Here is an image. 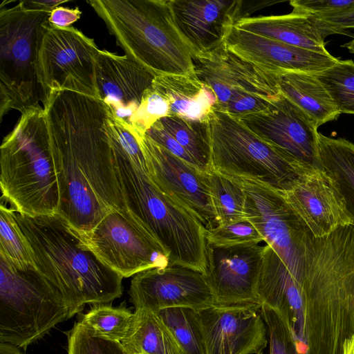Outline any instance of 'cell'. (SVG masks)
Segmentation results:
<instances>
[{"mask_svg": "<svg viewBox=\"0 0 354 354\" xmlns=\"http://www.w3.org/2000/svg\"><path fill=\"white\" fill-rule=\"evenodd\" d=\"M42 104L59 189L57 214L77 234L91 230L112 209L127 211L110 108L70 91H50Z\"/></svg>", "mask_w": 354, "mask_h": 354, "instance_id": "6da1fadb", "label": "cell"}, {"mask_svg": "<svg viewBox=\"0 0 354 354\" xmlns=\"http://www.w3.org/2000/svg\"><path fill=\"white\" fill-rule=\"evenodd\" d=\"M302 283L306 354H342L354 335V226L310 234Z\"/></svg>", "mask_w": 354, "mask_h": 354, "instance_id": "7a4b0ae2", "label": "cell"}, {"mask_svg": "<svg viewBox=\"0 0 354 354\" xmlns=\"http://www.w3.org/2000/svg\"><path fill=\"white\" fill-rule=\"evenodd\" d=\"M15 216L36 269L63 297L68 319L87 304H106L122 296L123 277L81 247L59 214Z\"/></svg>", "mask_w": 354, "mask_h": 354, "instance_id": "3957f363", "label": "cell"}, {"mask_svg": "<svg viewBox=\"0 0 354 354\" xmlns=\"http://www.w3.org/2000/svg\"><path fill=\"white\" fill-rule=\"evenodd\" d=\"M0 152L1 199L26 216L57 214L59 189L43 107L21 113Z\"/></svg>", "mask_w": 354, "mask_h": 354, "instance_id": "277c9868", "label": "cell"}, {"mask_svg": "<svg viewBox=\"0 0 354 354\" xmlns=\"http://www.w3.org/2000/svg\"><path fill=\"white\" fill-rule=\"evenodd\" d=\"M117 44L156 75H194L193 53L169 0H90Z\"/></svg>", "mask_w": 354, "mask_h": 354, "instance_id": "5b68a950", "label": "cell"}, {"mask_svg": "<svg viewBox=\"0 0 354 354\" xmlns=\"http://www.w3.org/2000/svg\"><path fill=\"white\" fill-rule=\"evenodd\" d=\"M118 171L127 209L169 253V266L205 273L206 229L188 209L162 193L147 173L136 167L114 132Z\"/></svg>", "mask_w": 354, "mask_h": 354, "instance_id": "8992f818", "label": "cell"}, {"mask_svg": "<svg viewBox=\"0 0 354 354\" xmlns=\"http://www.w3.org/2000/svg\"><path fill=\"white\" fill-rule=\"evenodd\" d=\"M212 169L289 189L310 167L262 140L236 117L214 110L208 119Z\"/></svg>", "mask_w": 354, "mask_h": 354, "instance_id": "52a82bcc", "label": "cell"}, {"mask_svg": "<svg viewBox=\"0 0 354 354\" xmlns=\"http://www.w3.org/2000/svg\"><path fill=\"white\" fill-rule=\"evenodd\" d=\"M0 342L25 349L68 319L60 292L35 267L21 270L0 256Z\"/></svg>", "mask_w": 354, "mask_h": 354, "instance_id": "ba28073f", "label": "cell"}, {"mask_svg": "<svg viewBox=\"0 0 354 354\" xmlns=\"http://www.w3.org/2000/svg\"><path fill=\"white\" fill-rule=\"evenodd\" d=\"M50 12L22 1L0 9V120L10 110L39 106L43 93L37 75V46Z\"/></svg>", "mask_w": 354, "mask_h": 354, "instance_id": "9c48e42d", "label": "cell"}, {"mask_svg": "<svg viewBox=\"0 0 354 354\" xmlns=\"http://www.w3.org/2000/svg\"><path fill=\"white\" fill-rule=\"evenodd\" d=\"M194 75L214 91L216 110L240 118L266 109L280 95L276 74L242 58L225 44L192 56Z\"/></svg>", "mask_w": 354, "mask_h": 354, "instance_id": "30bf717a", "label": "cell"}, {"mask_svg": "<svg viewBox=\"0 0 354 354\" xmlns=\"http://www.w3.org/2000/svg\"><path fill=\"white\" fill-rule=\"evenodd\" d=\"M75 235L81 247L123 278L169 264L168 251L129 210L112 209L91 230Z\"/></svg>", "mask_w": 354, "mask_h": 354, "instance_id": "8fae6325", "label": "cell"}, {"mask_svg": "<svg viewBox=\"0 0 354 354\" xmlns=\"http://www.w3.org/2000/svg\"><path fill=\"white\" fill-rule=\"evenodd\" d=\"M99 51L94 40L78 29L44 22L36 67L43 100L53 91H70L97 98L95 68Z\"/></svg>", "mask_w": 354, "mask_h": 354, "instance_id": "7c38bea8", "label": "cell"}, {"mask_svg": "<svg viewBox=\"0 0 354 354\" xmlns=\"http://www.w3.org/2000/svg\"><path fill=\"white\" fill-rule=\"evenodd\" d=\"M245 195V216L266 245L302 282L305 252L310 231L279 190L256 179L235 177Z\"/></svg>", "mask_w": 354, "mask_h": 354, "instance_id": "4fadbf2b", "label": "cell"}, {"mask_svg": "<svg viewBox=\"0 0 354 354\" xmlns=\"http://www.w3.org/2000/svg\"><path fill=\"white\" fill-rule=\"evenodd\" d=\"M137 138L155 186L190 211L206 230L218 226L207 172L173 155L146 134Z\"/></svg>", "mask_w": 354, "mask_h": 354, "instance_id": "5bb4252c", "label": "cell"}, {"mask_svg": "<svg viewBox=\"0 0 354 354\" xmlns=\"http://www.w3.org/2000/svg\"><path fill=\"white\" fill-rule=\"evenodd\" d=\"M265 245L248 243L218 246L206 243L205 279L214 295V306L260 310L256 293Z\"/></svg>", "mask_w": 354, "mask_h": 354, "instance_id": "9a60e30c", "label": "cell"}, {"mask_svg": "<svg viewBox=\"0 0 354 354\" xmlns=\"http://www.w3.org/2000/svg\"><path fill=\"white\" fill-rule=\"evenodd\" d=\"M129 293L135 310L158 312L168 308L185 307L199 312L214 304L204 274L180 266L138 272L131 281Z\"/></svg>", "mask_w": 354, "mask_h": 354, "instance_id": "2e32d148", "label": "cell"}, {"mask_svg": "<svg viewBox=\"0 0 354 354\" xmlns=\"http://www.w3.org/2000/svg\"><path fill=\"white\" fill-rule=\"evenodd\" d=\"M237 118L264 142L304 165L319 168L318 127L283 94L264 111Z\"/></svg>", "mask_w": 354, "mask_h": 354, "instance_id": "e0dca14e", "label": "cell"}, {"mask_svg": "<svg viewBox=\"0 0 354 354\" xmlns=\"http://www.w3.org/2000/svg\"><path fill=\"white\" fill-rule=\"evenodd\" d=\"M156 75L129 56L100 50L95 68L97 98L110 108L115 119L135 134L144 95Z\"/></svg>", "mask_w": 354, "mask_h": 354, "instance_id": "ac0fdd59", "label": "cell"}, {"mask_svg": "<svg viewBox=\"0 0 354 354\" xmlns=\"http://www.w3.org/2000/svg\"><path fill=\"white\" fill-rule=\"evenodd\" d=\"M259 310L213 306L198 312L205 354L262 353L268 344L267 328Z\"/></svg>", "mask_w": 354, "mask_h": 354, "instance_id": "d6986e66", "label": "cell"}, {"mask_svg": "<svg viewBox=\"0 0 354 354\" xmlns=\"http://www.w3.org/2000/svg\"><path fill=\"white\" fill-rule=\"evenodd\" d=\"M280 192L315 238L353 225L342 198L319 167H310L289 189Z\"/></svg>", "mask_w": 354, "mask_h": 354, "instance_id": "ffe728a7", "label": "cell"}, {"mask_svg": "<svg viewBox=\"0 0 354 354\" xmlns=\"http://www.w3.org/2000/svg\"><path fill=\"white\" fill-rule=\"evenodd\" d=\"M243 1L169 0L176 26L193 55L224 44L230 30L243 17Z\"/></svg>", "mask_w": 354, "mask_h": 354, "instance_id": "44dd1931", "label": "cell"}, {"mask_svg": "<svg viewBox=\"0 0 354 354\" xmlns=\"http://www.w3.org/2000/svg\"><path fill=\"white\" fill-rule=\"evenodd\" d=\"M225 46L242 58L271 72L299 71L317 73L339 59L331 54L293 46L233 26Z\"/></svg>", "mask_w": 354, "mask_h": 354, "instance_id": "7402d4cb", "label": "cell"}, {"mask_svg": "<svg viewBox=\"0 0 354 354\" xmlns=\"http://www.w3.org/2000/svg\"><path fill=\"white\" fill-rule=\"evenodd\" d=\"M256 293L261 304L274 310L288 326L301 354H306L303 283L266 244Z\"/></svg>", "mask_w": 354, "mask_h": 354, "instance_id": "603a6c76", "label": "cell"}, {"mask_svg": "<svg viewBox=\"0 0 354 354\" xmlns=\"http://www.w3.org/2000/svg\"><path fill=\"white\" fill-rule=\"evenodd\" d=\"M235 26L293 46L328 54L324 39L330 35H348L334 29L316 16L292 10L281 15L243 17Z\"/></svg>", "mask_w": 354, "mask_h": 354, "instance_id": "cb8c5ba5", "label": "cell"}, {"mask_svg": "<svg viewBox=\"0 0 354 354\" xmlns=\"http://www.w3.org/2000/svg\"><path fill=\"white\" fill-rule=\"evenodd\" d=\"M151 87L167 102L168 116L208 121L210 114L216 109L217 99L214 91L194 75H158Z\"/></svg>", "mask_w": 354, "mask_h": 354, "instance_id": "d4e9b609", "label": "cell"}, {"mask_svg": "<svg viewBox=\"0 0 354 354\" xmlns=\"http://www.w3.org/2000/svg\"><path fill=\"white\" fill-rule=\"evenodd\" d=\"M274 73L281 93L308 114L318 127L340 115L314 74L299 71Z\"/></svg>", "mask_w": 354, "mask_h": 354, "instance_id": "484cf974", "label": "cell"}, {"mask_svg": "<svg viewBox=\"0 0 354 354\" xmlns=\"http://www.w3.org/2000/svg\"><path fill=\"white\" fill-rule=\"evenodd\" d=\"M319 168L342 198L354 226V144L319 133Z\"/></svg>", "mask_w": 354, "mask_h": 354, "instance_id": "4316f807", "label": "cell"}, {"mask_svg": "<svg viewBox=\"0 0 354 354\" xmlns=\"http://www.w3.org/2000/svg\"><path fill=\"white\" fill-rule=\"evenodd\" d=\"M135 313V327L120 342L129 354H186L156 312L138 309Z\"/></svg>", "mask_w": 354, "mask_h": 354, "instance_id": "83f0119b", "label": "cell"}, {"mask_svg": "<svg viewBox=\"0 0 354 354\" xmlns=\"http://www.w3.org/2000/svg\"><path fill=\"white\" fill-rule=\"evenodd\" d=\"M194 160L198 168L212 169L208 121H194L178 116H166L157 120Z\"/></svg>", "mask_w": 354, "mask_h": 354, "instance_id": "f1b7e54d", "label": "cell"}, {"mask_svg": "<svg viewBox=\"0 0 354 354\" xmlns=\"http://www.w3.org/2000/svg\"><path fill=\"white\" fill-rule=\"evenodd\" d=\"M207 174L218 225L246 220L245 195L237 180L212 169Z\"/></svg>", "mask_w": 354, "mask_h": 354, "instance_id": "f546056e", "label": "cell"}, {"mask_svg": "<svg viewBox=\"0 0 354 354\" xmlns=\"http://www.w3.org/2000/svg\"><path fill=\"white\" fill-rule=\"evenodd\" d=\"M136 322L135 311L107 304L94 305L80 320L96 335L119 342L130 335Z\"/></svg>", "mask_w": 354, "mask_h": 354, "instance_id": "4dcf8cb0", "label": "cell"}, {"mask_svg": "<svg viewBox=\"0 0 354 354\" xmlns=\"http://www.w3.org/2000/svg\"><path fill=\"white\" fill-rule=\"evenodd\" d=\"M156 313L172 332L186 354H205L197 311L189 308L173 307Z\"/></svg>", "mask_w": 354, "mask_h": 354, "instance_id": "1f68e13d", "label": "cell"}, {"mask_svg": "<svg viewBox=\"0 0 354 354\" xmlns=\"http://www.w3.org/2000/svg\"><path fill=\"white\" fill-rule=\"evenodd\" d=\"M316 79L323 86L336 109L341 113L354 115V62L339 60L317 73Z\"/></svg>", "mask_w": 354, "mask_h": 354, "instance_id": "d6a6232c", "label": "cell"}, {"mask_svg": "<svg viewBox=\"0 0 354 354\" xmlns=\"http://www.w3.org/2000/svg\"><path fill=\"white\" fill-rule=\"evenodd\" d=\"M15 211L1 200L0 205V256L15 267H35L30 249L16 219Z\"/></svg>", "mask_w": 354, "mask_h": 354, "instance_id": "836d02e7", "label": "cell"}, {"mask_svg": "<svg viewBox=\"0 0 354 354\" xmlns=\"http://www.w3.org/2000/svg\"><path fill=\"white\" fill-rule=\"evenodd\" d=\"M68 354H129L120 342L96 335L80 322L68 333Z\"/></svg>", "mask_w": 354, "mask_h": 354, "instance_id": "e575fe53", "label": "cell"}, {"mask_svg": "<svg viewBox=\"0 0 354 354\" xmlns=\"http://www.w3.org/2000/svg\"><path fill=\"white\" fill-rule=\"evenodd\" d=\"M259 311L267 328L270 354H301L290 328L281 317L265 304Z\"/></svg>", "mask_w": 354, "mask_h": 354, "instance_id": "d590c367", "label": "cell"}, {"mask_svg": "<svg viewBox=\"0 0 354 354\" xmlns=\"http://www.w3.org/2000/svg\"><path fill=\"white\" fill-rule=\"evenodd\" d=\"M205 237L206 243L218 246L264 241L258 230L247 219L206 230Z\"/></svg>", "mask_w": 354, "mask_h": 354, "instance_id": "8d00e7d4", "label": "cell"}, {"mask_svg": "<svg viewBox=\"0 0 354 354\" xmlns=\"http://www.w3.org/2000/svg\"><path fill=\"white\" fill-rule=\"evenodd\" d=\"M290 4L294 10L317 17L354 9V0H292Z\"/></svg>", "mask_w": 354, "mask_h": 354, "instance_id": "74e56055", "label": "cell"}, {"mask_svg": "<svg viewBox=\"0 0 354 354\" xmlns=\"http://www.w3.org/2000/svg\"><path fill=\"white\" fill-rule=\"evenodd\" d=\"M148 137L173 155L198 168L186 150L156 121L145 133Z\"/></svg>", "mask_w": 354, "mask_h": 354, "instance_id": "f35d334b", "label": "cell"}, {"mask_svg": "<svg viewBox=\"0 0 354 354\" xmlns=\"http://www.w3.org/2000/svg\"><path fill=\"white\" fill-rule=\"evenodd\" d=\"M82 15L79 8H70L59 6L53 10L48 17V22L59 27H70Z\"/></svg>", "mask_w": 354, "mask_h": 354, "instance_id": "ab89813d", "label": "cell"}, {"mask_svg": "<svg viewBox=\"0 0 354 354\" xmlns=\"http://www.w3.org/2000/svg\"><path fill=\"white\" fill-rule=\"evenodd\" d=\"M316 17L330 27L340 31L347 32V29L354 28V9L339 14Z\"/></svg>", "mask_w": 354, "mask_h": 354, "instance_id": "60d3db41", "label": "cell"}, {"mask_svg": "<svg viewBox=\"0 0 354 354\" xmlns=\"http://www.w3.org/2000/svg\"><path fill=\"white\" fill-rule=\"evenodd\" d=\"M23 3L32 9L44 10L50 12L57 7L60 6L61 4L67 3V0H55V1H22Z\"/></svg>", "mask_w": 354, "mask_h": 354, "instance_id": "b9f144b4", "label": "cell"}, {"mask_svg": "<svg viewBox=\"0 0 354 354\" xmlns=\"http://www.w3.org/2000/svg\"><path fill=\"white\" fill-rule=\"evenodd\" d=\"M0 354H25L21 348L8 343L0 342Z\"/></svg>", "mask_w": 354, "mask_h": 354, "instance_id": "7bdbcfd3", "label": "cell"}, {"mask_svg": "<svg viewBox=\"0 0 354 354\" xmlns=\"http://www.w3.org/2000/svg\"><path fill=\"white\" fill-rule=\"evenodd\" d=\"M342 354H354V335L345 340Z\"/></svg>", "mask_w": 354, "mask_h": 354, "instance_id": "ee69618b", "label": "cell"}, {"mask_svg": "<svg viewBox=\"0 0 354 354\" xmlns=\"http://www.w3.org/2000/svg\"><path fill=\"white\" fill-rule=\"evenodd\" d=\"M343 46L346 48L350 53L354 54V37L350 41L344 44Z\"/></svg>", "mask_w": 354, "mask_h": 354, "instance_id": "f6af8a7d", "label": "cell"}, {"mask_svg": "<svg viewBox=\"0 0 354 354\" xmlns=\"http://www.w3.org/2000/svg\"><path fill=\"white\" fill-rule=\"evenodd\" d=\"M259 354H263V352H262V353H259Z\"/></svg>", "mask_w": 354, "mask_h": 354, "instance_id": "bcb514c9", "label": "cell"}]
</instances>
